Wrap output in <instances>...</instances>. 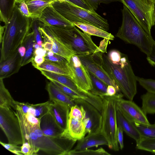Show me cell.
I'll list each match as a JSON object with an SVG mask.
<instances>
[{
    "mask_svg": "<svg viewBox=\"0 0 155 155\" xmlns=\"http://www.w3.org/2000/svg\"><path fill=\"white\" fill-rule=\"evenodd\" d=\"M92 54L118 86L124 96L133 101L137 92V81L127 56L121 53L117 57L110 60L107 55L101 51Z\"/></svg>",
    "mask_w": 155,
    "mask_h": 155,
    "instance_id": "6da1fadb",
    "label": "cell"
},
{
    "mask_svg": "<svg viewBox=\"0 0 155 155\" xmlns=\"http://www.w3.org/2000/svg\"><path fill=\"white\" fill-rule=\"evenodd\" d=\"M31 21V18L25 17L21 13L16 4L10 19L5 24L1 43L0 62L6 59L21 45L29 33Z\"/></svg>",
    "mask_w": 155,
    "mask_h": 155,
    "instance_id": "7a4b0ae2",
    "label": "cell"
},
{
    "mask_svg": "<svg viewBox=\"0 0 155 155\" xmlns=\"http://www.w3.org/2000/svg\"><path fill=\"white\" fill-rule=\"evenodd\" d=\"M122 21L116 35L126 42L137 46L148 55L155 41L144 30L129 9L123 5L121 10Z\"/></svg>",
    "mask_w": 155,
    "mask_h": 155,
    "instance_id": "3957f363",
    "label": "cell"
},
{
    "mask_svg": "<svg viewBox=\"0 0 155 155\" xmlns=\"http://www.w3.org/2000/svg\"><path fill=\"white\" fill-rule=\"evenodd\" d=\"M51 5L63 17L72 23H87L106 31L109 29L107 20L93 9L83 8L68 0L63 2L54 1Z\"/></svg>",
    "mask_w": 155,
    "mask_h": 155,
    "instance_id": "277c9868",
    "label": "cell"
},
{
    "mask_svg": "<svg viewBox=\"0 0 155 155\" xmlns=\"http://www.w3.org/2000/svg\"><path fill=\"white\" fill-rule=\"evenodd\" d=\"M124 96L121 93L112 96H104L101 98L103 104L101 114L102 121L101 132L107 140L108 147L115 151L120 147L117 138V112L118 102Z\"/></svg>",
    "mask_w": 155,
    "mask_h": 155,
    "instance_id": "5b68a950",
    "label": "cell"
},
{
    "mask_svg": "<svg viewBox=\"0 0 155 155\" xmlns=\"http://www.w3.org/2000/svg\"><path fill=\"white\" fill-rule=\"evenodd\" d=\"M76 27L69 29L48 27L75 55L90 54L99 51V47L93 41L91 35Z\"/></svg>",
    "mask_w": 155,
    "mask_h": 155,
    "instance_id": "8992f818",
    "label": "cell"
},
{
    "mask_svg": "<svg viewBox=\"0 0 155 155\" xmlns=\"http://www.w3.org/2000/svg\"><path fill=\"white\" fill-rule=\"evenodd\" d=\"M131 11L145 31L151 35L155 3L150 0H118Z\"/></svg>",
    "mask_w": 155,
    "mask_h": 155,
    "instance_id": "52a82bcc",
    "label": "cell"
},
{
    "mask_svg": "<svg viewBox=\"0 0 155 155\" xmlns=\"http://www.w3.org/2000/svg\"><path fill=\"white\" fill-rule=\"evenodd\" d=\"M0 127L8 140L16 145L23 143L20 125L16 112L8 106L0 107Z\"/></svg>",
    "mask_w": 155,
    "mask_h": 155,
    "instance_id": "ba28073f",
    "label": "cell"
},
{
    "mask_svg": "<svg viewBox=\"0 0 155 155\" xmlns=\"http://www.w3.org/2000/svg\"><path fill=\"white\" fill-rule=\"evenodd\" d=\"M76 104L81 106L84 109L85 115L83 121L85 125L87 133L100 131L102 125L101 113L93 105L82 99H74Z\"/></svg>",
    "mask_w": 155,
    "mask_h": 155,
    "instance_id": "9c48e42d",
    "label": "cell"
},
{
    "mask_svg": "<svg viewBox=\"0 0 155 155\" xmlns=\"http://www.w3.org/2000/svg\"><path fill=\"white\" fill-rule=\"evenodd\" d=\"M68 64L72 72L71 78L73 81L82 90L90 91L93 88L90 76L78 56H72Z\"/></svg>",
    "mask_w": 155,
    "mask_h": 155,
    "instance_id": "30bf717a",
    "label": "cell"
},
{
    "mask_svg": "<svg viewBox=\"0 0 155 155\" xmlns=\"http://www.w3.org/2000/svg\"><path fill=\"white\" fill-rule=\"evenodd\" d=\"M41 74L50 81L54 80L68 87L82 96L84 100L94 105L97 103L98 97L90 91H86L80 88L71 78L67 76L54 72L41 70Z\"/></svg>",
    "mask_w": 155,
    "mask_h": 155,
    "instance_id": "8fae6325",
    "label": "cell"
},
{
    "mask_svg": "<svg viewBox=\"0 0 155 155\" xmlns=\"http://www.w3.org/2000/svg\"><path fill=\"white\" fill-rule=\"evenodd\" d=\"M117 109L131 122L150 124L146 114L142 108L133 101L120 99L118 102Z\"/></svg>",
    "mask_w": 155,
    "mask_h": 155,
    "instance_id": "7c38bea8",
    "label": "cell"
},
{
    "mask_svg": "<svg viewBox=\"0 0 155 155\" xmlns=\"http://www.w3.org/2000/svg\"><path fill=\"white\" fill-rule=\"evenodd\" d=\"M44 41H48L51 44V51L65 58L69 62L71 57L75 55L61 40L49 28L43 26L41 24L38 27Z\"/></svg>",
    "mask_w": 155,
    "mask_h": 155,
    "instance_id": "4fadbf2b",
    "label": "cell"
},
{
    "mask_svg": "<svg viewBox=\"0 0 155 155\" xmlns=\"http://www.w3.org/2000/svg\"><path fill=\"white\" fill-rule=\"evenodd\" d=\"M38 19L44 26L55 27L66 29H71L75 26L56 10L51 5L44 10Z\"/></svg>",
    "mask_w": 155,
    "mask_h": 155,
    "instance_id": "5bb4252c",
    "label": "cell"
},
{
    "mask_svg": "<svg viewBox=\"0 0 155 155\" xmlns=\"http://www.w3.org/2000/svg\"><path fill=\"white\" fill-rule=\"evenodd\" d=\"M78 56L88 72L101 80L107 86L114 87L118 93L121 92L118 86L95 60L92 54Z\"/></svg>",
    "mask_w": 155,
    "mask_h": 155,
    "instance_id": "9a60e30c",
    "label": "cell"
},
{
    "mask_svg": "<svg viewBox=\"0 0 155 155\" xmlns=\"http://www.w3.org/2000/svg\"><path fill=\"white\" fill-rule=\"evenodd\" d=\"M70 108L69 106L63 103L50 101L49 112L58 124L64 130L67 129Z\"/></svg>",
    "mask_w": 155,
    "mask_h": 155,
    "instance_id": "2e32d148",
    "label": "cell"
},
{
    "mask_svg": "<svg viewBox=\"0 0 155 155\" xmlns=\"http://www.w3.org/2000/svg\"><path fill=\"white\" fill-rule=\"evenodd\" d=\"M21 57L18 50L6 59L0 62V78H8L17 73L21 67Z\"/></svg>",
    "mask_w": 155,
    "mask_h": 155,
    "instance_id": "e0dca14e",
    "label": "cell"
},
{
    "mask_svg": "<svg viewBox=\"0 0 155 155\" xmlns=\"http://www.w3.org/2000/svg\"><path fill=\"white\" fill-rule=\"evenodd\" d=\"M40 119V127L45 135L53 139L63 136L64 130L58 124L49 111Z\"/></svg>",
    "mask_w": 155,
    "mask_h": 155,
    "instance_id": "ac0fdd59",
    "label": "cell"
},
{
    "mask_svg": "<svg viewBox=\"0 0 155 155\" xmlns=\"http://www.w3.org/2000/svg\"><path fill=\"white\" fill-rule=\"evenodd\" d=\"M86 134L83 121L69 116L67 129L64 130V134L68 138L77 141L82 139Z\"/></svg>",
    "mask_w": 155,
    "mask_h": 155,
    "instance_id": "d6986e66",
    "label": "cell"
},
{
    "mask_svg": "<svg viewBox=\"0 0 155 155\" xmlns=\"http://www.w3.org/2000/svg\"><path fill=\"white\" fill-rule=\"evenodd\" d=\"M108 146V142L101 131L97 133L88 134L82 139L78 141L74 150H81L89 148L102 145Z\"/></svg>",
    "mask_w": 155,
    "mask_h": 155,
    "instance_id": "ffe728a7",
    "label": "cell"
},
{
    "mask_svg": "<svg viewBox=\"0 0 155 155\" xmlns=\"http://www.w3.org/2000/svg\"><path fill=\"white\" fill-rule=\"evenodd\" d=\"M68 62H62L45 60L36 68L72 77V74Z\"/></svg>",
    "mask_w": 155,
    "mask_h": 155,
    "instance_id": "44dd1931",
    "label": "cell"
},
{
    "mask_svg": "<svg viewBox=\"0 0 155 155\" xmlns=\"http://www.w3.org/2000/svg\"><path fill=\"white\" fill-rule=\"evenodd\" d=\"M117 126H120L128 136L134 139L136 143L140 141L142 137L132 123L125 117L117 109Z\"/></svg>",
    "mask_w": 155,
    "mask_h": 155,
    "instance_id": "7402d4cb",
    "label": "cell"
},
{
    "mask_svg": "<svg viewBox=\"0 0 155 155\" xmlns=\"http://www.w3.org/2000/svg\"><path fill=\"white\" fill-rule=\"evenodd\" d=\"M46 89L48 94L49 101L62 103L70 108L76 104L72 98L61 91L51 81L47 84Z\"/></svg>",
    "mask_w": 155,
    "mask_h": 155,
    "instance_id": "603a6c76",
    "label": "cell"
},
{
    "mask_svg": "<svg viewBox=\"0 0 155 155\" xmlns=\"http://www.w3.org/2000/svg\"><path fill=\"white\" fill-rule=\"evenodd\" d=\"M73 23L83 32L91 35L95 36L109 40H113L114 36L107 31L103 30L93 25L85 23L74 22Z\"/></svg>",
    "mask_w": 155,
    "mask_h": 155,
    "instance_id": "cb8c5ba5",
    "label": "cell"
},
{
    "mask_svg": "<svg viewBox=\"0 0 155 155\" xmlns=\"http://www.w3.org/2000/svg\"><path fill=\"white\" fill-rule=\"evenodd\" d=\"M36 42L33 31L28 33L25 38L21 45L24 46L26 48V53L25 56L21 58V67L31 62L34 59L35 50L33 45Z\"/></svg>",
    "mask_w": 155,
    "mask_h": 155,
    "instance_id": "d4e9b609",
    "label": "cell"
},
{
    "mask_svg": "<svg viewBox=\"0 0 155 155\" xmlns=\"http://www.w3.org/2000/svg\"><path fill=\"white\" fill-rule=\"evenodd\" d=\"M30 15V18L38 19L44 10L51 5L53 2H47L41 0H30L25 1Z\"/></svg>",
    "mask_w": 155,
    "mask_h": 155,
    "instance_id": "484cf974",
    "label": "cell"
},
{
    "mask_svg": "<svg viewBox=\"0 0 155 155\" xmlns=\"http://www.w3.org/2000/svg\"><path fill=\"white\" fill-rule=\"evenodd\" d=\"M8 106L15 110L17 105L4 85L3 79L0 78V107Z\"/></svg>",
    "mask_w": 155,
    "mask_h": 155,
    "instance_id": "4316f807",
    "label": "cell"
},
{
    "mask_svg": "<svg viewBox=\"0 0 155 155\" xmlns=\"http://www.w3.org/2000/svg\"><path fill=\"white\" fill-rule=\"evenodd\" d=\"M14 3V0H0V21L5 24L9 20L12 16L15 5Z\"/></svg>",
    "mask_w": 155,
    "mask_h": 155,
    "instance_id": "83f0119b",
    "label": "cell"
},
{
    "mask_svg": "<svg viewBox=\"0 0 155 155\" xmlns=\"http://www.w3.org/2000/svg\"><path fill=\"white\" fill-rule=\"evenodd\" d=\"M141 108L146 114H155V93L147 92L141 96Z\"/></svg>",
    "mask_w": 155,
    "mask_h": 155,
    "instance_id": "f1b7e54d",
    "label": "cell"
},
{
    "mask_svg": "<svg viewBox=\"0 0 155 155\" xmlns=\"http://www.w3.org/2000/svg\"><path fill=\"white\" fill-rule=\"evenodd\" d=\"M131 122L139 132L142 139L155 138V122L152 124Z\"/></svg>",
    "mask_w": 155,
    "mask_h": 155,
    "instance_id": "f546056e",
    "label": "cell"
},
{
    "mask_svg": "<svg viewBox=\"0 0 155 155\" xmlns=\"http://www.w3.org/2000/svg\"><path fill=\"white\" fill-rule=\"evenodd\" d=\"M89 72L93 86L90 91L94 94L100 97L105 96L107 85L97 77Z\"/></svg>",
    "mask_w": 155,
    "mask_h": 155,
    "instance_id": "4dcf8cb0",
    "label": "cell"
},
{
    "mask_svg": "<svg viewBox=\"0 0 155 155\" xmlns=\"http://www.w3.org/2000/svg\"><path fill=\"white\" fill-rule=\"evenodd\" d=\"M110 154L102 148L97 150H89L88 149L81 150H71L66 153L65 155H110Z\"/></svg>",
    "mask_w": 155,
    "mask_h": 155,
    "instance_id": "1f68e13d",
    "label": "cell"
},
{
    "mask_svg": "<svg viewBox=\"0 0 155 155\" xmlns=\"http://www.w3.org/2000/svg\"><path fill=\"white\" fill-rule=\"evenodd\" d=\"M136 148L155 153V138L142 139L136 143Z\"/></svg>",
    "mask_w": 155,
    "mask_h": 155,
    "instance_id": "d6a6232c",
    "label": "cell"
},
{
    "mask_svg": "<svg viewBox=\"0 0 155 155\" xmlns=\"http://www.w3.org/2000/svg\"><path fill=\"white\" fill-rule=\"evenodd\" d=\"M49 101L36 104H31L35 110V116L40 119L49 111Z\"/></svg>",
    "mask_w": 155,
    "mask_h": 155,
    "instance_id": "836d02e7",
    "label": "cell"
},
{
    "mask_svg": "<svg viewBox=\"0 0 155 155\" xmlns=\"http://www.w3.org/2000/svg\"><path fill=\"white\" fill-rule=\"evenodd\" d=\"M41 25V23L38 19H32L31 28L34 33L35 41L40 46V48H42V45L43 42L41 40V36L38 29V27Z\"/></svg>",
    "mask_w": 155,
    "mask_h": 155,
    "instance_id": "e575fe53",
    "label": "cell"
},
{
    "mask_svg": "<svg viewBox=\"0 0 155 155\" xmlns=\"http://www.w3.org/2000/svg\"><path fill=\"white\" fill-rule=\"evenodd\" d=\"M137 81L147 92L155 93V80L137 76Z\"/></svg>",
    "mask_w": 155,
    "mask_h": 155,
    "instance_id": "d590c367",
    "label": "cell"
},
{
    "mask_svg": "<svg viewBox=\"0 0 155 155\" xmlns=\"http://www.w3.org/2000/svg\"><path fill=\"white\" fill-rule=\"evenodd\" d=\"M85 115V111L81 105L75 104L70 108L69 116L83 121Z\"/></svg>",
    "mask_w": 155,
    "mask_h": 155,
    "instance_id": "8d00e7d4",
    "label": "cell"
},
{
    "mask_svg": "<svg viewBox=\"0 0 155 155\" xmlns=\"http://www.w3.org/2000/svg\"><path fill=\"white\" fill-rule=\"evenodd\" d=\"M90 9L94 10L97 9L98 6L101 3L107 4L114 2L119 1L118 0H84Z\"/></svg>",
    "mask_w": 155,
    "mask_h": 155,
    "instance_id": "74e56055",
    "label": "cell"
},
{
    "mask_svg": "<svg viewBox=\"0 0 155 155\" xmlns=\"http://www.w3.org/2000/svg\"><path fill=\"white\" fill-rule=\"evenodd\" d=\"M0 144L5 148L12 153L17 155L23 154L21 152V147L13 144L6 143L0 141Z\"/></svg>",
    "mask_w": 155,
    "mask_h": 155,
    "instance_id": "f35d334b",
    "label": "cell"
},
{
    "mask_svg": "<svg viewBox=\"0 0 155 155\" xmlns=\"http://www.w3.org/2000/svg\"><path fill=\"white\" fill-rule=\"evenodd\" d=\"M19 4L18 8L21 13L25 17L30 18V15L26 2L23 1Z\"/></svg>",
    "mask_w": 155,
    "mask_h": 155,
    "instance_id": "ab89813d",
    "label": "cell"
},
{
    "mask_svg": "<svg viewBox=\"0 0 155 155\" xmlns=\"http://www.w3.org/2000/svg\"><path fill=\"white\" fill-rule=\"evenodd\" d=\"M44 58L45 60L50 61L62 62H69L64 58L55 53L53 56H51L46 55Z\"/></svg>",
    "mask_w": 155,
    "mask_h": 155,
    "instance_id": "60d3db41",
    "label": "cell"
},
{
    "mask_svg": "<svg viewBox=\"0 0 155 155\" xmlns=\"http://www.w3.org/2000/svg\"><path fill=\"white\" fill-rule=\"evenodd\" d=\"M123 132V130L121 127L119 126H117V138L120 149L121 150H122L124 147Z\"/></svg>",
    "mask_w": 155,
    "mask_h": 155,
    "instance_id": "b9f144b4",
    "label": "cell"
},
{
    "mask_svg": "<svg viewBox=\"0 0 155 155\" xmlns=\"http://www.w3.org/2000/svg\"><path fill=\"white\" fill-rule=\"evenodd\" d=\"M147 59L151 65L155 66V41L153 43L150 52L147 55Z\"/></svg>",
    "mask_w": 155,
    "mask_h": 155,
    "instance_id": "7bdbcfd3",
    "label": "cell"
},
{
    "mask_svg": "<svg viewBox=\"0 0 155 155\" xmlns=\"http://www.w3.org/2000/svg\"><path fill=\"white\" fill-rule=\"evenodd\" d=\"M25 114L27 121L30 124L32 125H40V119L28 113Z\"/></svg>",
    "mask_w": 155,
    "mask_h": 155,
    "instance_id": "ee69618b",
    "label": "cell"
},
{
    "mask_svg": "<svg viewBox=\"0 0 155 155\" xmlns=\"http://www.w3.org/2000/svg\"><path fill=\"white\" fill-rule=\"evenodd\" d=\"M45 60L44 57L39 55H35L31 62L33 66L36 68L38 65L42 63Z\"/></svg>",
    "mask_w": 155,
    "mask_h": 155,
    "instance_id": "f6af8a7d",
    "label": "cell"
},
{
    "mask_svg": "<svg viewBox=\"0 0 155 155\" xmlns=\"http://www.w3.org/2000/svg\"><path fill=\"white\" fill-rule=\"evenodd\" d=\"M21 147V151L24 155H30L31 147L30 144L28 142H25L22 144Z\"/></svg>",
    "mask_w": 155,
    "mask_h": 155,
    "instance_id": "bcb514c9",
    "label": "cell"
},
{
    "mask_svg": "<svg viewBox=\"0 0 155 155\" xmlns=\"http://www.w3.org/2000/svg\"><path fill=\"white\" fill-rule=\"evenodd\" d=\"M73 4L86 9H90L84 0H68Z\"/></svg>",
    "mask_w": 155,
    "mask_h": 155,
    "instance_id": "7dc6e473",
    "label": "cell"
},
{
    "mask_svg": "<svg viewBox=\"0 0 155 155\" xmlns=\"http://www.w3.org/2000/svg\"><path fill=\"white\" fill-rule=\"evenodd\" d=\"M16 103L17 105L21 108L25 114L28 113L29 108L31 106V104L28 103H21L17 101H16Z\"/></svg>",
    "mask_w": 155,
    "mask_h": 155,
    "instance_id": "c3c4849f",
    "label": "cell"
},
{
    "mask_svg": "<svg viewBox=\"0 0 155 155\" xmlns=\"http://www.w3.org/2000/svg\"><path fill=\"white\" fill-rule=\"evenodd\" d=\"M118 93L114 87L112 85H108L107 88V91L105 96H112L115 95Z\"/></svg>",
    "mask_w": 155,
    "mask_h": 155,
    "instance_id": "681fc988",
    "label": "cell"
},
{
    "mask_svg": "<svg viewBox=\"0 0 155 155\" xmlns=\"http://www.w3.org/2000/svg\"><path fill=\"white\" fill-rule=\"evenodd\" d=\"M47 51L45 50L43 48H39L35 49L34 52V54L35 55H39L45 57L46 55Z\"/></svg>",
    "mask_w": 155,
    "mask_h": 155,
    "instance_id": "f907efd6",
    "label": "cell"
},
{
    "mask_svg": "<svg viewBox=\"0 0 155 155\" xmlns=\"http://www.w3.org/2000/svg\"><path fill=\"white\" fill-rule=\"evenodd\" d=\"M18 51L21 58L24 57L26 53V48L23 45H21L18 48Z\"/></svg>",
    "mask_w": 155,
    "mask_h": 155,
    "instance_id": "816d5d0a",
    "label": "cell"
},
{
    "mask_svg": "<svg viewBox=\"0 0 155 155\" xmlns=\"http://www.w3.org/2000/svg\"><path fill=\"white\" fill-rule=\"evenodd\" d=\"M5 25L4 26H2L1 25L0 26V43L1 44L2 43L3 35L4 33L5 29Z\"/></svg>",
    "mask_w": 155,
    "mask_h": 155,
    "instance_id": "f5cc1de1",
    "label": "cell"
},
{
    "mask_svg": "<svg viewBox=\"0 0 155 155\" xmlns=\"http://www.w3.org/2000/svg\"><path fill=\"white\" fill-rule=\"evenodd\" d=\"M30 0H14V5L16 4H19L23 1H26Z\"/></svg>",
    "mask_w": 155,
    "mask_h": 155,
    "instance_id": "db71d44e",
    "label": "cell"
},
{
    "mask_svg": "<svg viewBox=\"0 0 155 155\" xmlns=\"http://www.w3.org/2000/svg\"><path fill=\"white\" fill-rule=\"evenodd\" d=\"M33 47L35 49H37L40 48V46L36 42L34 43Z\"/></svg>",
    "mask_w": 155,
    "mask_h": 155,
    "instance_id": "11a10c76",
    "label": "cell"
},
{
    "mask_svg": "<svg viewBox=\"0 0 155 155\" xmlns=\"http://www.w3.org/2000/svg\"><path fill=\"white\" fill-rule=\"evenodd\" d=\"M153 19H154V25H155V6L154 7V10Z\"/></svg>",
    "mask_w": 155,
    "mask_h": 155,
    "instance_id": "9f6ffc18",
    "label": "cell"
},
{
    "mask_svg": "<svg viewBox=\"0 0 155 155\" xmlns=\"http://www.w3.org/2000/svg\"><path fill=\"white\" fill-rule=\"evenodd\" d=\"M68 0H55V1H57L59 2H63Z\"/></svg>",
    "mask_w": 155,
    "mask_h": 155,
    "instance_id": "6f0895ef",
    "label": "cell"
},
{
    "mask_svg": "<svg viewBox=\"0 0 155 155\" xmlns=\"http://www.w3.org/2000/svg\"><path fill=\"white\" fill-rule=\"evenodd\" d=\"M43 1H47V2H54L55 1V0H41Z\"/></svg>",
    "mask_w": 155,
    "mask_h": 155,
    "instance_id": "680465c9",
    "label": "cell"
},
{
    "mask_svg": "<svg viewBox=\"0 0 155 155\" xmlns=\"http://www.w3.org/2000/svg\"><path fill=\"white\" fill-rule=\"evenodd\" d=\"M151 1L155 3V0H150Z\"/></svg>",
    "mask_w": 155,
    "mask_h": 155,
    "instance_id": "91938a15",
    "label": "cell"
}]
</instances>
